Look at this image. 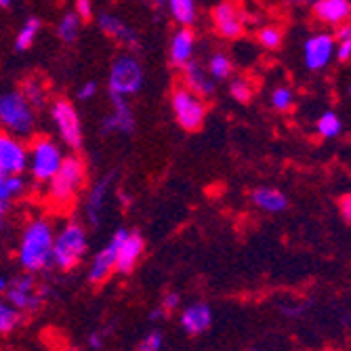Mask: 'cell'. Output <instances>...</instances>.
<instances>
[{"label": "cell", "mask_w": 351, "mask_h": 351, "mask_svg": "<svg viewBox=\"0 0 351 351\" xmlns=\"http://www.w3.org/2000/svg\"><path fill=\"white\" fill-rule=\"evenodd\" d=\"M171 110L177 120V124L183 131L194 133L200 131L206 120V99L198 97L196 93H191L183 84L177 86L171 93Z\"/></svg>", "instance_id": "cell-8"}, {"label": "cell", "mask_w": 351, "mask_h": 351, "mask_svg": "<svg viewBox=\"0 0 351 351\" xmlns=\"http://www.w3.org/2000/svg\"><path fill=\"white\" fill-rule=\"evenodd\" d=\"M27 189L23 175H7L0 171V232L7 226V217L17 198H21Z\"/></svg>", "instance_id": "cell-17"}, {"label": "cell", "mask_w": 351, "mask_h": 351, "mask_svg": "<svg viewBox=\"0 0 351 351\" xmlns=\"http://www.w3.org/2000/svg\"><path fill=\"white\" fill-rule=\"evenodd\" d=\"M112 110L101 122V133L104 135H133L135 133V112L126 97H118V95H110Z\"/></svg>", "instance_id": "cell-13"}, {"label": "cell", "mask_w": 351, "mask_h": 351, "mask_svg": "<svg viewBox=\"0 0 351 351\" xmlns=\"http://www.w3.org/2000/svg\"><path fill=\"white\" fill-rule=\"evenodd\" d=\"M295 104V95L289 86H278L271 93V106L278 112H289Z\"/></svg>", "instance_id": "cell-33"}, {"label": "cell", "mask_w": 351, "mask_h": 351, "mask_svg": "<svg viewBox=\"0 0 351 351\" xmlns=\"http://www.w3.org/2000/svg\"><path fill=\"white\" fill-rule=\"evenodd\" d=\"M337 38L339 40H351V23L337 25Z\"/></svg>", "instance_id": "cell-40"}, {"label": "cell", "mask_w": 351, "mask_h": 351, "mask_svg": "<svg viewBox=\"0 0 351 351\" xmlns=\"http://www.w3.org/2000/svg\"><path fill=\"white\" fill-rule=\"evenodd\" d=\"M55 228L47 217H36L25 223L17 246V261L25 274H40L53 265Z\"/></svg>", "instance_id": "cell-1"}, {"label": "cell", "mask_w": 351, "mask_h": 351, "mask_svg": "<svg viewBox=\"0 0 351 351\" xmlns=\"http://www.w3.org/2000/svg\"><path fill=\"white\" fill-rule=\"evenodd\" d=\"M0 171L7 175H23L27 171L25 139L0 131Z\"/></svg>", "instance_id": "cell-12"}, {"label": "cell", "mask_w": 351, "mask_h": 351, "mask_svg": "<svg viewBox=\"0 0 351 351\" xmlns=\"http://www.w3.org/2000/svg\"><path fill=\"white\" fill-rule=\"evenodd\" d=\"M169 15L179 27H191L198 19V5L196 0H167Z\"/></svg>", "instance_id": "cell-24"}, {"label": "cell", "mask_w": 351, "mask_h": 351, "mask_svg": "<svg viewBox=\"0 0 351 351\" xmlns=\"http://www.w3.org/2000/svg\"><path fill=\"white\" fill-rule=\"evenodd\" d=\"M147 3L154 7V9H162L167 5V0H147Z\"/></svg>", "instance_id": "cell-45"}, {"label": "cell", "mask_w": 351, "mask_h": 351, "mask_svg": "<svg viewBox=\"0 0 351 351\" xmlns=\"http://www.w3.org/2000/svg\"><path fill=\"white\" fill-rule=\"evenodd\" d=\"M250 202L257 208H261L263 213H269V215H278L289 206L286 196L274 187H257L250 194Z\"/></svg>", "instance_id": "cell-23"}, {"label": "cell", "mask_w": 351, "mask_h": 351, "mask_svg": "<svg viewBox=\"0 0 351 351\" xmlns=\"http://www.w3.org/2000/svg\"><path fill=\"white\" fill-rule=\"evenodd\" d=\"M206 72L210 74V78L215 82H221V80H228L232 78L234 74V61L226 55V53H213L206 61Z\"/></svg>", "instance_id": "cell-28"}, {"label": "cell", "mask_w": 351, "mask_h": 351, "mask_svg": "<svg viewBox=\"0 0 351 351\" xmlns=\"http://www.w3.org/2000/svg\"><path fill=\"white\" fill-rule=\"evenodd\" d=\"M49 116L55 126L57 141L68 147L70 152H80L84 143V131H82V120L76 110V106L68 99H55L49 106Z\"/></svg>", "instance_id": "cell-7"}, {"label": "cell", "mask_w": 351, "mask_h": 351, "mask_svg": "<svg viewBox=\"0 0 351 351\" xmlns=\"http://www.w3.org/2000/svg\"><path fill=\"white\" fill-rule=\"evenodd\" d=\"M112 183H114V175H106L95 185H90V189H88L86 200H84V219L93 228L99 226V217H101V210L106 206Z\"/></svg>", "instance_id": "cell-20"}, {"label": "cell", "mask_w": 351, "mask_h": 351, "mask_svg": "<svg viewBox=\"0 0 351 351\" xmlns=\"http://www.w3.org/2000/svg\"><path fill=\"white\" fill-rule=\"evenodd\" d=\"M210 21L221 38L236 40L244 34V27L248 23V13L244 11V7L238 0H221L210 13Z\"/></svg>", "instance_id": "cell-10"}, {"label": "cell", "mask_w": 351, "mask_h": 351, "mask_svg": "<svg viewBox=\"0 0 351 351\" xmlns=\"http://www.w3.org/2000/svg\"><path fill=\"white\" fill-rule=\"evenodd\" d=\"M38 110L17 90L0 93V131H7L21 139L36 135Z\"/></svg>", "instance_id": "cell-3"}, {"label": "cell", "mask_w": 351, "mask_h": 351, "mask_svg": "<svg viewBox=\"0 0 351 351\" xmlns=\"http://www.w3.org/2000/svg\"><path fill=\"white\" fill-rule=\"evenodd\" d=\"M15 0H0V9H11Z\"/></svg>", "instance_id": "cell-46"}, {"label": "cell", "mask_w": 351, "mask_h": 351, "mask_svg": "<svg viewBox=\"0 0 351 351\" xmlns=\"http://www.w3.org/2000/svg\"><path fill=\"white\" fill-rule=\"evenodd\" d=\"M181 82H183L185 88H189L191 93H196L198 97H202V99L213 97L215 90H217V82L210 78L206 68H202L196 59L189 61L187 66L181 68Z\"/></svg>", "instance_id": "cell-19"}, {"label": "cell", "mask_w": 351, "mask_h": 351, "mask_svg": "<svg viewBox=\"0 0 351 351\" xmlns=\"http://www.w3.org/2000/svg\"><path fill=\"white\" fill-rule=\"evenodd\" d=\"M313 17L324 25H343L351 17L349 0H317L313 5Z\"/></svg>", "instance_id": "cell-22"}, {"label": "cell", "mask_w": 351, "mask_h": 351, "mask_svg": "<svg viewBox=\"0 0 351 351\" xmlns=\"http://www.w3.org/2000/svg\"><path fill=\"white\" fill-rule=\"evenodd\" d=\"M88 347H90V349H101V347H104V339H101L97 332H93V335L88 337Z\"/></svg>", "instance_id": "cell-42"}, {"label": "cell", "mask_w": 351, "mask_h": 351, "mask_svg": "<svg viewBox=\"0 0 351 351\" xmlns=\"http://www.w3.org/2000/svg\"><path fill=\"white\" fill-rule=\"evenodd\" d=\"M165 315H167V311H165L162 307H156V309L149 311V320H152V322H158V320H162Z\"/></svg>", "instance_id": "cell-43"}, {"label": "cell", "mask_w": 351, "mask_h": 351, "mask_svg": "<svg viewBox=\"0 0 351 351\" xmlns=\"http://www.w3.org/2000/svg\"><path fill=\"white\" fill-rule=\"evenodd\" d=\"M179 305H181V297H179V293H167V295H165V299H162V303H160V307H162L167 313H171V311L179 309Z\"/></svg>", "instance_id": "cell-37"}, {"label": "cell", "mask_w": 351, "mask_h": 351, "mask_svg": "<svg viewBox=\"0 0 351 351\" xmlns=\"http://www.w3.org/2000/svg\"><path fill=\"white\" fill-rule=\"evenodd\" d=\"M303 311H305L303 305H284V307H282V313H284V315H289V317H299Z\"/></svg>", "instance_id": "cell-39"}, {"label": "cell", "mask_w": 351, "mask_h": 351, "mask_svg": "<svg viewBox=\"0 0 351 351\" xmlns=\"http://www.w3.org/2000/svg\"><path fill=\"white\" fill-rule=\"evenodd\" d=\"M23 322V313L13 307L5 295H0V335H9L13 330H17Z\"/></svg>", "instance_id": "cell-29"}, {"label": "cell", "mask_w": 351, "mask_h": 351, "mask_svg": "<svg viewBox=\"0 0 351 351\" xmlns=\"http://www.w3.org/2000/svg\"><path fill=\"white\" fill-rule=\"evenodd\" d=\"M194 55H196L194 29L179 27L177 32H173V36L169 40V61L173 63V68L181 70L189 61H194Z\"/></svg>", "instance_id": "cell-16"}, {"label": "cell", "mask_w": 351, "mask_h": 351, "mask_svg": "<svg viewBox=\"0 0 351 351\" xmlns=\"http://www.w3.org/2000/svg\"><path fill=\"white\" fill-rule=\"evenodd\" d=\"M349 97H351V86H349Z\"/></svg>", "instance_id": "cell-47"}, {"label": "cell", "mask_w": 351, "mask_h": 351, "mask_svg": "<svg viewBox=\"0 0 351 351\" xmlns=\"http://www.w3.org/2000/svg\"><path fill=\"white\" fill-rule=\"evenodd\" d=\"M7 286H9V278H5V276H0V295H5V291H7Z\"/></svg>", "instance_id": "cell-44"}, {"label": "cell", "mask_w": 351, "mask_h": 351, "mask_svg": "<svg viewBox=\"0 0 351 351\" xmlns=\"http://www.w3.org/2000/svg\"><path fill=\"white\" fill-rule=\"evenodd\" d=\"M86 183V165L78 154H70L63 158L57 173L45 185L47 202L57 210H68Z\"/></svg>", "instance_id": "cell-2"}, {"label": "cell", "mask_w": 351, "mask_h": 351, "mask_svg": "<svg viewBox=\"0 0 351 351\" xmlns=\"http://www.w3.org/2000/svg\"><path fill=\"white\" fill-rule=\"evenodd\" d=\"M332 53H335V38L330 34H315L307 38L303 45V59L311 72L326 68L328 61L332 59Z\"/></svg>", "instance_id": "cell-15"}, {"label": "cell", "mask_w": 351, "mask_h": 351, "mask_svg": "<svg viewBox=\"0 0 351 351\" xmlns=\"http://www.w3.org/2000/svg\"><path fill=\"white\" fill-rule=\"evenodd\" d=\"M337 57H339V61H349L351 59V40H339Z\"/></svg>", "instance_id": "cell-38"}, {"label": "cell", "mask_w": 351, "mask_h": 351, "mask_svg": "<svg viewBox=\"0 0 351 351\" xmlns=\"http://www.w3.org/2000/svg\"><path fill=\"white\" fill-rule=\"evenodd\" d=\"M145 250V240L139 232H126V236L120 242L118 254H116V267L118 274H131L135 265L139 263L141 254Z\"/></svg>", "instance_id": "cell-18"}, {"label": "cell", "mask_w": 351, "mask_h": 351, "mask_svg": "<svg viewBox=\"0 0 351 351\" xmlns=\"http://www.w3.org/2000/svg\"><path fill=\"white\" fill-rule=\"evenodd\" d=\"M40 29H43V23L38 17H27L21 27L17 29L15 34V40H13V47L17 53H23V51H29L32 47H34V43L38 40L40 36Z\"/></svg>", "instance_id": "cell-26"}, {"label": "cell", "mask_w": 351, "mask_h": 351, "mask_svg": "<svg viewBox=\"0 0 351 351\" xmlns=\"http://www.w3.org/2000/svg\"><path fill=\"white\" fill-rule=\"evenodd\" d=\"M88 248L86 230L80 221L70 219L55 232L53 240V265L61 271L74 269L82 259Z\"/></svg>", "instance_id": "cell-5"}, {"label": "cell", "mask_w": 351, "mask_h": 351, "mask_svg": "<svg viewBox=\"0 0 351 351\" xmlns=\"http://www.w3.org/2000/svg\"><path fill=\"white\" fill-rule=\"evenodd\" d=\"M49 297L47 284H38L34 274H23L13 280H9V286L5 291V299L17 307L21 313H34L43 307V303Z\"/></svg>", "instance_id": "cell-9"}, {"label": "cell", "mask_w": 351, "mask_h": 351, "mask_svg": "<svg viewBox=\"0 0 351 351\" xmlns=\"http://www.w3.org/2000/svg\"><path fill=\"white\" fill-rule=\"evenodd\" d=\"M341 213H343V217L351 223V194H347V196L341 200Z\"/></svg>", "instance_id": "cell-41"}, {"label": "cell", "mask_w": 351, "mask_h": 351, "mask_svg": "<svg viewBox=\"0 0 351 351\" xmlns=\"http://www.w3.org/2000/svg\"><path fill=\"white\" fill-rule=\"evenodd\" d=\"M165 345L162 332L160 330H152L147 332L139 343H137V351H160Z\"/></svg>", "instance_id": "cell-34"}, {"label": "cell", "mask_w": 351, "mask_h": 351, "mask_svg": "<svg viewBox=\"0 0 351 351\" xmlns=\"http://www.w3.org/2000/svg\"><path fill=\"white\" fill-rule=\"evenodd\" d=\"M63 158V145L51 135H36L27 143V171L36 185H47L57 173Z\"/></svg>", "instance_id": "cell-4"}, {"label": "cell", "mask_w": 351, "mask_h": 351, "mask_svg": "<svg viewBox=\"0 0 351 351\" xmlns=\"http://www.w3.org/2000/svg\"><path fill=\"white\" fill-rule=\"evenodd\" d=\"M19 93L36 110H43L47 106V101H49V86H47V82L40 76H27L19 84Z\"/></svg>", "instance_id": "cell-25"}, {"label": "cell", "mask_w": 351, "mask_h": 351, "mask_svg": "<svg viewBox=\"0 0 351 351\" xmlns=\"http://www.w3.org/2000/svg\"><path fill=\"white\" fill-rule=\"evenodd\" d=\"M97 27L104 32V34L108 38H112L114 43L122 45L124 49H129V51H137L141 47V40H139V34L137 32L126 23L124 19H120L118 15L114 13H99L97 17Z\"/></svg>", "instance_id": "cell-14"}, {"label": "cell", "mask_w": 351, "mask_h": 351, "mask_svg": "<svg viewBox=\"0 0 351 351\" xmlns=\"http://www.w3.org/2000/svg\"><path fill=\"white\" fill-rule=\"evenodd\" d=\"M145 84V72L141 61L131 55V53H122L118 55L108 72V90L110 95H118V97H133L137 95Z\"/></svg>", "instance_id": "cell-6"}, {"label": "cell", "mask_w": 351, "mask_h": 351, "mask_svg": "<svg viewBox=\"0 0 351 351\" xmlns=\"http://www.w3.org/2000/svg\"><path fill=\"white\" fill-rule=\"evenodd\" d=\"M317 133L326 139H332L341 133V120L335 112H324L317 120Z\"/></svg>", "instance_id": "cell-31"}, {"label": "cell", "mask_w": 351, "mask_h": 351, "mask_svg": "<svg viewBox=\"0 0 351 351\" xmlns=\"http://www.w3.org/2000/svg\"><path fill=\"white\" fill-rule=\"evenodd\" d=\"M97 90H99L97 82L88 80V82L80 84V88L76 90V97H78V101H90L95 95H97Z\"/></svg>", "instance_id": "cell-36"}, {"label": "cell", "mask_w": 351, "mask_h": 351, "mask_svg": "<svg viewBox=\"0 0 351 351\" xmlns=\"http://www.w3.org/2000/svg\"><path fill=\"white\" fill-rule=\"evenodd\" d=\"M252 93H254V88H252L250 80H246V78H234L230 84V95L238 104H248L252 99Z\"/></svg>", "instance_id": "cell-32"}, {"label": "cell", "mask_w": 351, "mask_h": 351, "mask_svg": "<svg viewBox=\"0 0 351 351\" xmlns=\"http://www.w3.org/2000/svg\"><path fill=\"white\" fill-rule=\"evenodd\" d=\"M80 27H82V19L74 11L63 13L61 19L57 21V38L66 45H74L80 36Z\"/></svg>", "instance_id": "cell-27"}, {"label": "cell", "mask_w": 351, "mask_h": 351, "mask_svg": "<svg viewBox=\"0 0 351 351\" xmlns=\"http://www.w3.org/2000/svg\"><path fill=\"white\" fill-rule=\"evenodd\" d=\"M126 232H129V230H124V228L116 230V232L112 234L110 242L93 257V261H90V265H88V274H86V278H88V282H90L93 286L104 284V282L112 276V271H114V267H116V254H118L120 242H122V238L126 236Z\"/></svg>", "instance_id": "cell-11"}, {"label": "cell", "mask_w": 351, "mask_h": 351, "mask_svg": "<svg viewBox=\"0 0 351 351\" xmlns=\"http://www.w3.org/2000/svg\"><path fill=\"white\" fill-rule=\"evenodd\" d=\"M181 328L191 335V337H198L202 332H206L213 324V309L206 303H191L181 311Z\"/></svg>", "instance_id": "cell-21"}, {"label": "cell", "mask_w": 351, "mask_h": 351, "mask_svg": "<svg viewBox=\"0 0 351 351\" xmlns=\"http://www.w3.org/2000/svg\"><path fill=\"white\" fill-rule=\"evenodd\" d=\"M282 40H284V32L278 25H271L269 23V25H263V27L257 29V43L263 49H267V51L280 49L282 47Z\"/></svg>", "instance_id": "cell-30"}, {"label": "cell", "mask_w": 351, "mask_h": 351, "mask_svg": "<svg viewBox=\"0 0 351 351\" xmlns=\"http://www.w3.org/2000/svg\"><path fill=\"white\" fill-rule=\"evenodd\" d=\"M349 320H351V313H349Z\"/></svg>", "instance_id": "cell-48"}, {"label": "cell", "mask_w": 351, "mask_h": 351, "mask_svg": "<svg viewBox=\"0 0 351 351\" xmlns=\"http://www.w3.org/2000/svg\"><path fill=\"white\" fill-rule=\"evenodd\" d=\"M74 13L82 21L93 19V15H95V0H74Z\"/></svg>", "instance_id": "cell-35"}]
</instances>
